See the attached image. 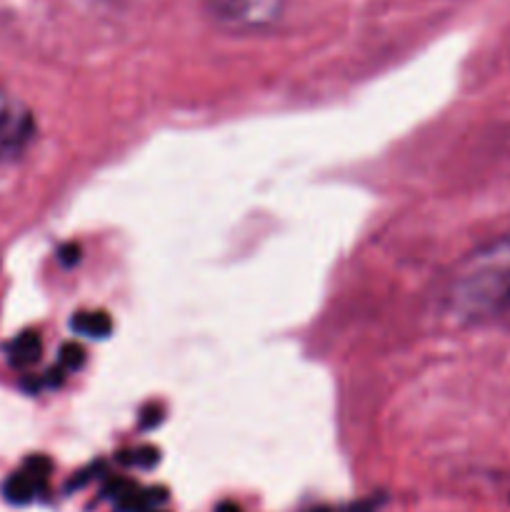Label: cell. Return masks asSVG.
I'll return each instance as SVG.
<instances>
[{
	"instance_id": "cell-7",
	"label": "cell",
	"mask_w": 510,
	"mask_h": 512,
	"mask_svg": "<svg viewBox=\"0 0 510 512\" xmlns=\"http://www.w3.org/2000/svg\"><path fill=\"white\" fill-rule=\"evenodd\" d=\"M85 360V350L80 348V345L75 343H68L63 345V350H60V365L68 370H78L80 365H83Z\"/></svg>"
},
{
	"instance_id": "cell-9",
	"label": "cell",
	"mask_w": 510,
	"mask_h": 512,
	"mask_svg": "<svg viewBox=\"0 0 510 512\" xmlns=\"http://www.w3.org/2000/svg\"><path fill=\"white\" fill-rule=\"evenodd\" d=\"M310 512H333V510H328V508H318V510H310Z\"/></svg>"
},
{
	"instance_id": "cell-1",
	"label": "cell",
	"mask_w": 510,
	"mask_h": 512,
	"mask_svg": "<svg viewBox=\"0 0 510 512\" xmlns=\"http://www.w3.org/2000/svg\"><path fill=\"white\" fill-rule=\"evenodd\" d=\"M445 310L463 328L510 323V238L483 245L458 265Z\"/></svg>"
},
{
	"instance_id": "cell-8",
	"label": "cell",
	"mask_w": 510,
	"mask_h": 512,
	"mask_svg": "<svg viewBox=\"0 0 510 512\" xmlns=\"http://www.w3.org/2000/svg\"><path fill=\"white\" fill-rule=\"evenodd\" d=\"M215 512H243V510H240L235 503H220L218 508H215Z\"/></svg>"
},
{
	"instance_id": "cell-2",
	"label": "cell",
	"mask_w": 510,
	"mask_h": 512,
	"mask_svg": "<svg viewBox=\"0 0 510 512\" xmlns=\"http://www.w3.org/2000/svg\"><path fill=\"white\" fill-rule=\"evenodd\" d=\"M203 8L213 23L228 30L273 28L285 13V0H203Z\"/></svg>"
},
{
	"instance_id": "cell-4",
	"label": "cell",
	"mask_w": 510,
	"mask_h": 512,
	"mask_svg": "<svg viewBox=\"0 0 510 512\" xmlns=\"http://www.w3.org/2000/svg\"><path fill=\"white\" fill-rule=\"evenodd\" d=\"M33 135V120L18 105H10L0 95V158L15 155Z\"/></svg>"
},
{
	"instance_id": "cell-6",
	"label": "cell",
	"mask_w": 510,
	"mask_h": 512,
	"mask_svg": "<svg viewBox=\"0 0 510 512\" xmlns=\"http://www.w3.org/2000/svg\"><path fill=\"white\" fill-rule=\"evenodd\" d=\"M40 353H43V343H40L38 333L18 335L8 348V358L15 368H28V365H35L40 360Z\"/></svg>"
},
{
	"instance_id": "cell-3",
	"label": "cell",
	"mask_w": 510,
	"mask_h": 512,
	"mask_svg": "<svg viewBox=\"0 0 510 512\" xmlns=\"http://www.w3.org/2000/svg\"><path fill=\"white\" fill-rule=\"evenodd\" d=\"M50 475V460L43 455H33L28 463L23 465V470L10 475L3 485V495L8 503L13 505H25L35 498V495L43 490L45 480Z\"/></svg>"
},
{
	"instance_id": "cell-5",
	"label": "cell",
	"mask_w": 510,
	"mask_h": 512,
	"mask_svg": "<svg viewBox=\"0 0 510 512\" xmlns=\"http://www.w3.org/2000/svg\"><path fill=\"white\" fill-rule=\"evenodd\" d=\"M73 333L83 335V338L93 340H105L113 333V320L103 310H90V313H78L73 315V323H70Z\"/></svg>"
}]
</instances>
